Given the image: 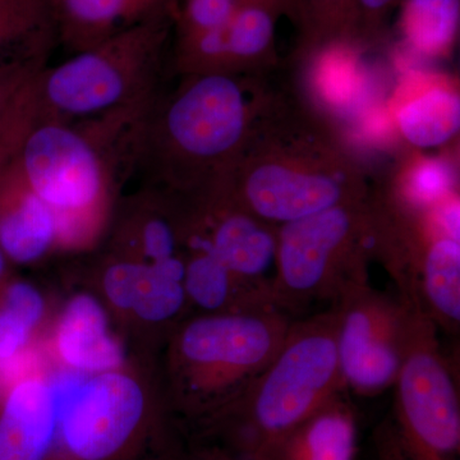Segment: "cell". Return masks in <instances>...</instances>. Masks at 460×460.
I'll use <instances>...</instances> for the list:
<instances>
[{
    "label": "cell",
    "instance_id": "obj_13",
    "mask_svg": "<svg viewBox=\"0 0 460 460\" xmlns=\"http://www.w3.org/2000/svg\"><path fill=\"white\" fill-rule=\"evenodd\" d=\"M60 389L53 368L31 372L0 393V460H51Z\"/></svg>",
    "mask_w": 460,
    "mask_h": 460
},
{
    "label": "cell",
    "instance_id": "obj_1",
    "mask_svg": "<svg viewBox=\"0 0 460 460\" xmlns=\"http://www.w3.org/2000/svg\"><path fill=\"white\" fill-rule=\"evenodd\" d=\"M137 137L138 122L131 114L78 123L35 118L17 164L56 215L57 251L99 246L118 201V180L135 169Z\"/></svg>",
    "mask_w": 460,
    "mask_h": 460
},
{
    "label": "cell",
    "instance_id": "obj_6",
    "mask_svg": "<svg viewBox=\"0 0 460 460\" xmlns=\"http://www.w3.org/2000/svg\"><path fill=\"white\" fill-rule=\"evenodd\" d=\"M60 389L56 449L51 460H132L180 429L166 411L155 363L133 358L117 370Z\"/></svg>",
    "mask_w": 460,
    "mask_h": 460
},
{
    "label": "cell",
    "instance_id": "obj_16",
    "mask_svg": "<svg viewBox=\"0 0 460 460\" xmlns=\"http://www.w3.org/2000/svg\"><path fill=\"white\" fill-rule=\"evenodd\" d=\"M347 393L332 396L320 410L263 447L251 460H354L357 419Z\"/></svg>",
    "mask_w": 460,
    "mask_h": 460
},
{
    "label": "cell",
    "instance_id": "obj_2",
    "mask_svg": "<svg viewBox=\"0 0 460 460\" xmlns=\"http://www.w3.org/2000/svg\"><path fill=\"white\" fill-rule=\"evenodd\" d=\"M292 317L278 310L190 314L157 353L166 411L181 434L226 408L280 349Z\"/></svg>",
    "mask_w": 460,
    "mask_h": 460
},
{
    "label": "cell",
    "instance_id": "obj_11",
    "mask_svg": "<svg viewBox=\"0 0 460 460\" xmlns=\"http://www.w3.org/2000/svg\"><path fill=\"white\" fill-rule=\"evenodd\" d=\"M224 190L247 213L277 228L363 199L337 174L283 162H263L242 177H228Z\"/></svg>",
    "mask_w": 460,
    "mask_h": 460
},
{
    "label": "cell",
    "instance_id": "obj_8",
    "mask_svg": "<svg viewBox=\"0 0 460 460\" xmlns=\"http://www.w3.org/2000/svg\"><path fill=\"white\" fill-rule=\"evenodd\" d=\"M396 376L393 429L411 460H456L460 452L459 389L438 328L410 307Z\"/></svg>",
    "mask_w": 460,
    "mask_h": 460
},
{
    "label": "cell",
    "instance_id": "obj_29",
    "mask_svg": "<svg viewBox=\"0 0 460 460\" xmlns=\"http://www.w3.org/2000/svg\"><path fill=\"white\" fill-rule=\"evenodd\" d=\"M180 460H241L213 443L186 440Z\"/></svg>",
    "mask_w": 460,
    "mask_h": 460
},
{
    "label": "cell",
    "instance_id": "obj_33",
    "mask_svg": "<svg viewBox=\"0 0 460 460\" xmlns=\"http://www.w3.org/2000/svg\"><path fill=\"white\" fill-rule=\"evenodd\" d=\"M9 164H11V162H9L8 157L0 151V174L5 171V168H7Z\"/></svg>",
    "mask_w": 460,
    "mask_h": 460
},
{
    "label": "cell",
    "instance_id": "obj_30",
    "mask_svg": "<svg viewBox=\"0 0 460 460\" xmlns=\"http://www.w3.org/2000/svg\"><path fill=\"white\" fill-rule=\"evenodd\" d=\"M13 277V272H12V262L9 261L7 256L3 253V251L0 250V287L5 283L9 279V278Z\"/></svg>",
    "mask_w": 460,
    "mask_h": 460
},
{
    "label": "cell",
    "instance_id": "obj_12",
    "mask_svg": "<svg viewBox=\"0 0 460 460\" xmlns=\"http://www.w3.org/2000/svg\"><path fill=\"white\" fill-rule=\"evenodd\" d=\"M42 345L53 370L75 376L117 370L135 358L107 307L86 287L57 308Z\"/></svg>",
    "mask_w": 460,
    "mask_h": 460
},
{
    "label": "cell",
    "instance_id": "obj_27",
    "mask_svg": "<svg viewBox=\"0 0 460 460\" xmlns=\"http://www.w3.org/2000/svg\"><path fill=\"white\" fill-rule=\"evenodd\" d=\"M186 438L181 431L169 432L157 438L146 449L132 460H180Z\"/></svg>",
    "mask_w": 460,
    "mask_h": 460
},
{
    "label": "cell",
    "instance_id": "obj_4",
    "mask_svg": "<svg viewBox=\"0 0 460 460\" xmlns=\"http://www.w3.org/2000/svg\"><path fill=\"white\" fill-rule=\"evenodd\" d=\"M343 392L332 305L293 320L280 349L250 385L184 438L219 445L241 460H251Z\"/></svg>",
    "mask_w": 460,
    "mask_h": 460
},
{
    "label": "cell",
    "instance_id": "obj_17",
    "mask_svg": "<svg viewBox=\"0 0 460 460\" xmlns=\"http://www.w3.org/2000/svg\"><path fill=\"white\" fill-rule=\"evenodd\" d=\"M56 41L50 0H0V65L44 63Z\"/></svg>",
    "mask_w": 460,
    "mask_h": 460
},
{
    "label": "cell",
    "instance_id": "obj_7",
    "mask_svg": "<svg viewBox=\"0 0 460 460\" xmlns=\"http://www.w3.org/2000/svg\"><path fill=\"white\" fill-rule=\"evenodd\" d=\"M371 255L374 219L363 199L280 226L274 307L296 319L316 302L334 304L347 288L368 281Z\"/></svg>",
    "mask_w": 460,
    "mask_h": 460
},
{
    "label": "cell",
    "instance_id": "obj_31",
    "mask_svg": "<svg viewBox=\"0 0 460 460\" xmlns=\"http://www.w3.org/2000/svg\"><path fill=\"white\" fill-rule=\"evenodd\" d=\"M270 2L277 13L281 11H290V0H270Z\"/></svg>",
    "mask_w": 460,
    "mask_h": 460
},
{
    "label": "cell",
    "instance_id": "obj_26",
    "mask_svg": "<svg viewBox=\"0 0 460 460\" xmlns=\"http://www.w3.org/2000/svg\"><path fill=\"white\" fill-rule=\"evenodd\" d=\"M127 25L133 26L144 21L162 16H172L178 0H123Z\"/></svg>",
    "mask_w": 460,
    "mask_h": 460
},
{
    "label": "cell",
    "instance_id": "obj_9",
    "mask_svg": "<svg viewBox=\"0 0 460 460\" xmlns=\"http://www.w3.org/2000/svg\"><path fill=\"white\" fill-rule=\"evenodd\" d=\"M332 305L345 390L367 398L383 394L394 386L401 368L410 308L368 281L347 288Z\"/></svg>",
    "mask_w": 460,
    "mask_h": 460
},
{
    "label": "cell",
    "instance_id": "obj_21",
    "mask_svg": "<svg viewBox=\"0 0 460 460\" xmlns=\"http://www.w3.org/2000/svg\"><path fill=\"white\" fill-rule=\"evenodd\" d=\"M305 44H325L353 35L354 0H290Z\"/></svg>",
    "mask_w": 460,
    "mask_h": 460
},
{
    "label": "cell",
    "instance_id": "obj_14",
    "mask_svg": "<svg viewBox=\"0 0 460 460\" xmlns=\"http://www.w3.org/2000/svg\"><path fill=\"white\" fill-rule=\"evenodd\" d=\"M53 210L27 184L17 157L0 174V250L12 265H32L57 251Z\"/></svg>",
    "mask_w": 460,
    "mask_h": 460
},
{
    "label": "cell",
    "instance_id": "obj_22",
    "mask_svg": "<svg viewBox=\"0 0 460 460\" xmlns=\"http://www.w3.org/2000/svg\"><path fill=\"white\" fill-rule=\"evenodd\" d=\"M242 3V0H178L172 9V25L177 27L178 39L222 29Z\"/></svg>",
    "mask_w": 460,
    "mask_h": 460
},
{
    "label": "cell",
    "instance_id": "obj_18",
    "mask_svg": "<svg viewBox=\"0 0 460 460\" xmlns=\"http://www.w3.org/2000/svg\"><path fill=\"white\" fill-rule=\"evenodd\" d=\"M50 3L57 40L75 54L93 49L128 27L123 0H50Z\"/></svg>",
    "mask_w": 460,
    "mask_h": 460
},
{
    "label": "cell",
    "instance_id": "obj_10",
    "mask_svg": "<svg viewBox=\"0 0 460 460\" xmlns=\"http://www.w3.org/2000/svg\"><path fill=\"white\" fill-rule=\"evenodd\" d=\"M190 219L215 259L253 304L277 310L271 296L277 226L247 213L223 187L192 199Z\"/></svg>",
    "mask_w": 460,
    "mask_h": 460
},
{
    "label": "cell",
    "instance_id": "obj_28",
    "mask_svg": "<svg viewBox=\"0 0 460 460\" xmlns=\"http://www.w3.org/2000/svg\"><path fill=\"white\" fill-rule=\"evenodd\" d=\"M375 443L378 460H411L402 452L392 422H385L377 429Z\"/></svg>",
    "mask_w": 460,
    "mask_h": 460
},
{
    "label": "cell",
    "instance_id": "obj_15",
    "mask_svg": "<svg viewBox=\"0 0 460 460\" xmlns=\"http://www.w3.org/2000/svg\"><path fill=\"white\" fill-rule=\"evenodd\" d=\"M275 17L270 9L242 3L222 29L178 40L181 68L193 74L222 72L232 63L259 59L271 50Z\"/></svg>",
    "mask_w": 460,
    "mask_h": 460
},
{
    "label": "cell",
    "instance_id": "obj_25",
    "mask_svg": "<svg viewBox=\"0 0 460 460\" xmlns=\"http://www.w3.org/2000/svg\"><path fill=\"white\" fill-rule=\"evenodd\" d=\"M398 0H354L353 33H374Z\"/></svg>",
    "mask_w": 460,
    "mask_h": 460
},
{
    "label": "cell",
    "instance_id": "obj_5",
    "mask_svg": "<svg viewBox=\"0 0 460 460\" xmlns=\"http://www.w3.org/2000/svg\"><path fill=\"white\" fill-rule=\"evenodd\" d=\"M172 16L144 21L32 81L36 119L78 123L146 107L155 96Z\"/></svg>",
    "mask_w": 460,
    "mask_h": 460
},
{
    "label": "cell",
    "instance_id": "obj_24",
    "mask_svg": "<svg viewBox=\"0 0 460 460\" xmlns=\"http://www.w3.org/2000/svg\"><path fill=\"white\" fill-rule=\"evenodd\" d=\"M44 68V63L12 60L0 65V129L8 119L26 84Z\"/></svg>",
    "mask_w": 460,
    "mask_h": 460
},
{
    "label": "cell",
    "instance_id": "obj_19",
    "mask_svg": "<svg viewBox=\"0 0 460 460\" xmlns=\"http://www.w3.org/2000/svg\"><path fill=\"white\" fill-rule=\"evenodd\" d=\"M398 126L414 146L431 148L452 141L460 129L458 93L435 87L402 108Z\"/></svg>",
    "mask_w": 460,
    "mask_h": 460
},
{
    "label": "cell",
    "instance_id": "obj_32",
    "mask_svg": "<svg viewBox=\"0 0 460 460\" xmlns=\"http://www.w3.org/2000/svg\"><path fill=\"white\" fill-rule=\"evenodd\" d=\"M242 2H243V3H251V4L262 5V7L269 8V9H270V11L274 12V13H277V12H275V9L272 8V4H271L270 0H242Z\"/></svg>",
    "mask_w": 460,
    "mask_h": 460
},
{
    "label": "cell",
    "instance_id": "obj_3",
    "mask_svg": "<svg viewBox=\"0 0 460 460\" xmlns=\"http://www.w3.org/2000/svg\"><path fill=\"white\" fill-rule=\"evenodd\" d=\"M241 84L229 74H193L168 99L156 93L142 118L135 168L145 186L183 199L226 181L250 122Z\"/></svg>",
    "mask_w": 460,
    "mask_h": 460
},
{
    "label": "cell",
    "instance_id": "obj_20",
    "mask_svg": "<svg viewBox=\"0 0 460 460\" xmlns=\"http://www.w3.org/2000/svg\"><path fill=\"white\" fill-rule=\"evenodd\" d=\"M460 0H404L401 26L405 40L425 56H444L458 38Z\"/></svg>",
    "mask_w": 460,
    "mask_h": 460
},
{
    "label": "cell",
    "instance_id": "obj_23",
    "mask_svg": "<svg viewBox=\"0 0 460 460\" xmlns=\"http://www.w3.org/2000/svg\"><path fill=\"white\" fill-rule=\"evenodd\" d=\"M454 175L444 162L422 163L411 175L404 192L405 204L432 208L454 198Z\"/></svg>",
    "mask_w": 460,
    "mask_h": 460
}]
</instances>
